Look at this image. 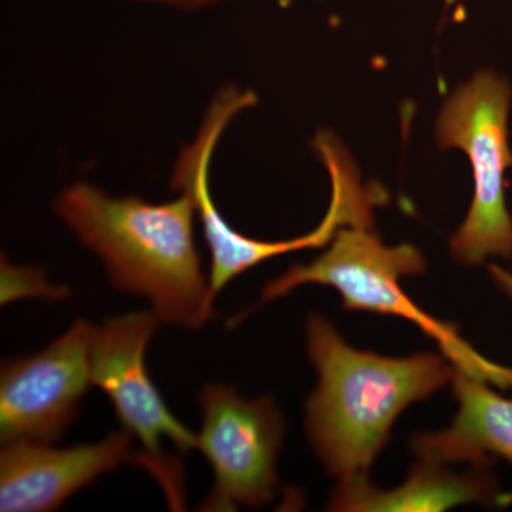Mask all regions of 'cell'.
<instances>
[{
  "mask_svg": "<svg viewBox=\"0 0 512 512\" xmlns=\"http://www.w3.org/2000/svg\"><path fill=\"white\" fill-rule=\"evenodd\" d=\"M194 198L197 205L198 221H200L205 242L210 249V299L220 295L222 289L234 281L237 276L255 268L266 259L274 256L299 251V249L319 248L328 245L336 232L346 224L345 215L336 207H329L325 218L309 234L288 239V241L269 242L247 237L229 225L222 217L210 187V174L197 173L192 175L184 188Z\"/></svg>",
  "mask_w": 512,
  "mask_h": 512,
  "instance_id": "8fae6325",
  "label": "cell"
},
{
  "mask_svg": "<svg viewBox=\"0 0 512 512\" xmlns=\"http://www.w3.org/2000/svg\"><path fill=\"white\" fill-rule=\"evenodd\" d=\"M444 2H446L447 6H451V5H454V3L457 2V0H444Z\"/></svg>",
  "mask_w": 512,
  "mask_h": 512,
  "instance_id": "2e32d148",
  "label": "cell"
},
{
  "mask_svg": "<svg viewBox=\"0 0 512 512\" xmlns=\"http://www.w3.org/2000/svg\"><path fill=\"white\" fill-rule=\"evenodd\" d=\"M123 2L163 6V8L183 10V12H198V10L215 8L227 0H123Z\"/></svg>",
  "mask_w": 512,
  "mask_h": 512,
  "instance_id": "4fadbf2b",
  "label": "cell"
},
{
  "mask_svg": "<svg viewBox=\"0 0 512 512\" xmlns=\"http://www.w3.org/2000/svg\"><path fill=\"white\" fill-rule=\"evenodd\" d=\"M96 326L76 320L42 352L5 360L0 372V441L53 444L72 426L92 386Z\"/></svg>",
  "mask_w": 512,
  "mask_h": 512,
  "instance_id": "52a82bcc",
  "label": "cell"
},
{
  "mask_svg": "<svg viewBox=\"0 0 512 512\" xmlns=\"http://www.w3.org/2000/svg\"><path fill=\"white\" fill-rule=\"evenodd\" d=\"M202 427L197 450L214 471V488L204 511H234L272 503L279 490L276 461L284 437V419L268 396L248 400L235 387H202Z\"/></svg>",
  "mask_w": 512,
  "mask_h": 512,
  "instance_id": "8992f818",
  "label": "cell"
},
{
  "mask_svg": "<svg viewBox=\"0 0 512 512\" xmlns=\"http://www.w3.org/2000/svg\"><path fill=\"white\" fill-rule=\"evenodd\" d=\"M488 272H490L491 279L498 286V289L512 299V272L495 264L488 265Z\"/></svg>",
  "mask_w": 512,
  "mask_h": 512,
  "instance_id": "5bb4252c",
  "label": "cell"
},
{
  "mask_svg": "<svg viewBox=\"0 0 512 512\" xmlns=\"http://www.w3.org/2000/svg\"><path fill=\"white\" fill-rule=\"evenodd\" d=\"M0 302L2 305L26 298H40L59 302L70 295L67 286L47 281L45 271L35 266L12 264L6 255L0 259Z\"/></svg>",
  "mask_w": 512,
  "mask_h": 512,
  "instance_id": "7c38bea8",
  "label": "cell"
},
{
  "mask_svg": "<svg viewBox=\"0 0 512 512\" xmlns=\"http://www.w3.org/2000/svg\"><path fill=\"white\" fill-rule=\"evenodd\" d=\"M160 323L156 313L148 311L114 316L96 326L90 375L92 386L109 397L123 430L140 441L134 463L156 478L171 507L183 510V468L177 458L164 454V440L185 454L197 450V434L168 410L148 375L147 346Z\"/></svg>",
  "mask_w": 512,
  "mask_h": 512,
  "instance_id": "5b68a950",
  "label": "cell"
},
{
  "mask_svg": "<svg viewBox=\"0 0 512 512\" xmlns=\"http://www.w3.org/2000/svg\"><path fill=\"white\" fill-rule=\"evenodd\" d=\"M456 474L440 464L417 461L409 477L393 490L370 484L369 477L338 481L329 501L330 511L389 512L446 511L460 505L490 503L497 484L488 468L471 467Z\"/></svg>",
  "mask_w": 512,
  "mask_h": 512,
  "instance_id": "30bf717a",
  "label": "cell"
},
{
  "mask_svg": "<svg viewBox=\"0 0 512 512\" xmlns=\"http://www.w3.org/2000/svg\"><path fill=\"white\" fill-rule=\"evenodd\" d=\"M451 384L458 403L456 417L447 429L413 437L417 458L440 466L468 463L488 468L498 460L512 466V399L456 367Z\"/></svg>",
  "mask_w": 512,
  "mask_h": 512,
  "instance_id": "9c48e42d",
  "label": "cell"
},
{
  "mask_svg": "<svg viewBox=\"0 0 512 512\" xmlns=\"http://www.w3.org/2000/svg\"><path fill=\"white\" fill-rule=\"evenodd\" d=\"M511 103L510 82L494 70H481L447 97L437 117V146L466 154L473 175L466 220L450 239L451 256L461 265H481L497 256L512 259L507 205Z\"/></svg>",
  "mask_w": 512,
  "mask_h": 512,
  "instance_id": "277c9868",
  "label": "cell"
},
{
  "mask_svg": "<svg viewBox=\"0 0 512 512\" xmlns=\"http://www.w3.org/2000/svg\"><path fill=\"white\" fill-rule=\"evenodd\" d=\"M306 336L318 370L305 409L313 450L339 481L369 477L400 414L451 383L454 366L437 353L387 357L355 349L316 313Z\"/></svg>",
  "mask_w": 512,
  "mask_h": 512,
  "instance_id": "7a4b0ae2",
  "label": "cell"
},
{
  "mask_svg": "<svg viewBox=\"0 0 512 512\" xmlns=\"http://www.w3.org/2000/svg\"><path fill=\"white\" fill-rule=\"evenodd\" d=\"M133 437L111 433L99 443L55 448L52 444H5L0 453V511H55L77 491L134 461Z\"/></svg>",
  "mask_w": 512,
  "mask_h": 512,
  "instance_id": "ba28073f",
  "label": "cell"
},
{
  "mask_svg": "<svg viewBox=\"0 0 512 512\" xmlns=\"http://www.w3.org/2000/svg\"><path fill=\"white\" fill-rule=\"evenodd\" d=\"M178 194L156 204L76 181L53 207L80 244L99 256L119 291L147 298L161 322L197 330L214 316V303L195 242L197 205L187 192Z\"/></svg>",
  "mask_w": 512,
  "mask_h": 512,
  "instance_id": "6da1fadb",
  "label": "cell"
},
{
  "mask_svg": "<svg viewBox=\"0 0 512 512\" xmlns=\"http://www.w3.org/2000/svg\"><path fill=\"white\" fill-rule=\"evenodd\" d=\"M276 3H278L279 8H289V6H292L293 3L296 2V0H275Z\"/></svg>",
  "mask_w": 512,
  "mask_h": 512,
  "instance_id": "9a60e30c",
  "label": "cell"
},
{
  "mask_svg": "<svg viewBox=\"0 0 512 512\" xmlns=\"http://www.w3.org/2000/svg\"><path fill=\"white\" fill-rule=\"evenodd\" d=\"M373 222L345 225L326 245L325 252L309 264L291 266L269 282L261 302L274 301L302 285L336 289L348 311L390 315L407 320L439 345L441 355L457 370L500 389H512V369L480 355L460 335L456 326L424 312L403 291L404 278L423 275L427 262L412 244L386 245Z\"/></svg>",
  "mask_w": 512,
  "mask_h": 512,
  "instance_id": "3957f363",
  "label": "cell"
}]
</instances>
